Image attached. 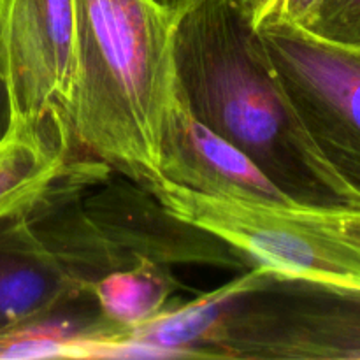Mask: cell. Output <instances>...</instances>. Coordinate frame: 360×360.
I'll return each instance as SVG.
<instances>
[{"mask_svg":"<svg viewBox=\"0 0 360 360\" xmlns=\"http://www.w3.org/2000/svg\"><path fill=\"white\" fill-rule=\"evenodd\" d=\"M174 49L190 111L245 151L295 204L360 207L302 129L239 0L186 7Z\"/></svg>","mask_w":360,"mask_h":360,"instance_id":"obj_1","label":"cell"},{"mask_svg":"<svg viewBox=\"0 0 360 360\" xmlns=\"http://www.w3.org/2000/svg\"><path fill=\"white\" fill-rule=\"evenodd\" d=\"M176 23L157 0H74L67 144L141 186L162 179V137L181 97Z\"/></svg>","mask_w":360,"mask_h":360,"instance_id":"obj_2","label":"cell"},{"mask_svg":"<svg viewBox=\"0 0 360 360\" xmlns=\"http://www.w3.org/2000/svg\"><path fill=\"white\" fill-rule=\"evenodd\" d=\"M176 220L294 280L360 290V253L327 231L302 204H266L197 193L160 179L143 186Z\"/></svg>","mask_w":360,"mask_h":360,"instance_id":"obj_3","label":"cell"},{"mask_svg":"<svg viewBox=\"0 0 360 360\" xmlns=\"http://www.w3.org/2000/svg\"><path fill=\"white\" fill-rule=\"evenodd\" d=\"M257 32L302 129L360 202V46L327 41L285 16Z\"/></svg>","mask_w":360,"mask_h":360,"instance_id":"obj_4","label":"cell"},{"mask_svg":"<svg viewBox=\"0 0 360 360\" xmlns=\"http://www.w3.org/2000/svg\"><path fill=\"white\" fill-rule=\"evenodd\" d=\"M72 62L74 0H0V74L16 127L56 125L67 136Z\"/></svg>","mask_w":360,"mask_h":360,"instance_id":"obj_5","label":"cell"},{"mask_svg":"<svg viewBox=\"0 0 360 360\" xmlns=\"http://www.w3.org/2000/svg\"><path fill=\"white\" fill-rule=\"evenodd\" d=\"M160 174L197 193L266 204H295L239 148L204 125L183 95L162 137Z\"/></svg>","mask_w":360,"mask_h":360,"instance_id":"obj_6","label":"cell"},{"mask_svg":"<svg viewBox=\"0 0 360 360\" xmlns=\"http://www.w3.org/2000/svg\"><path fill=\"white\" fill-rule=\"evenodd\" d=\"M91 294L37 234L27 213L0 221V333L48 319Z\"/></svg>","mask_w":360,"mask_h":360,"instance_id":"obj_7","label":"cell"},{"mask_svg":"<svg viewBox=\"0 0 360 360\" xmlns=\"http://www.w3.org/2000/svg\"><path fill=\"white\" fill-rule=\"evenodd\" d=\"M63 130L56 125L16 127L0 143V221L30 211L67 172Z\"/></svg>","mask_w":360,"mask_h":360,"instance_id":"obj_8","label":"cell"},{"mask_svg":"<svg viewBox=\"0 0 360 360\" xmlns=\"http://www.w3.org/2000/svg\"><path fill=\"white\" fill-rule=\"evenodd\" d=\"M176 288L178 283L165 264L141 259L98 278L91 285V297L111 326L127 330L165 311Z\"/></svg>","mask_w":360,"mask_h":360,"instance_id":"obj_9","label":"cell"},{"mask_svg":"<svg viewBox=\"0 0 360 360\" xmlns=\"http://www.w3.org/2000/svg\"><path fill=\"white\" fill-rule=\"evenodd\" d=\"M299 25L327 41L360 46V0H316Z\"/></svg>","mask_w":360,"mask_h":360,"instance_id":"obj_10","label":"cell"},{"mask_svg":"<svg viewBox=\"0 0 360 360\" xmlns=\"http://www.w3.org/2000/svg\"><path fill=\"white\" fill-rule=\"evenodd\" d=\"M316 0H239L253 27H259L269 18L285 16L302 23L308 18Z\"/></svg>","mask_w":360,"mask_h":360,"instance_id":"obj_11","label":"cell"},{"mask_svg":"<svg viewBox=\"0 0 360 360\" xmlns=\"http://www.w3.org/2000/svg\"><path fill=\"white\" fill-rule=\"evenodd\" d=\"M316 220L360 253V207H313Z\"/></svg>","mask_w":360,"mask_h":360,"instance_id":"obj_12","label":"cell"},{"mask_svg":"<svg viewBox=\"0 0 360 360\" xmlns=\"http://www.w3.org/2000/svg\"><path fill=\"white\" fill-rule=\"evenodd\" d=\"M14 130H16V118H14L13 101L6 79L0 74V143H4Z\"/></svg>","mask_w":360,"mask_h":360,"instance_id":"obj_13","label":"cell"},{"mask_svg":"<svg viewBox=\"0 0 360 360\" xmlns=\"http://www.w3.org/2000/svg\"><path fill=\"white\" fill-rule=\"evenodd\" d=\"M157 2L162 4L165 9L171 11L174 16H179L186 7H190L193 2H197V0H157Z\"/></svg>","mask_w":360,"mask_h":360,"instance_id":"obj_14","label":"cell"}]
</instances>
